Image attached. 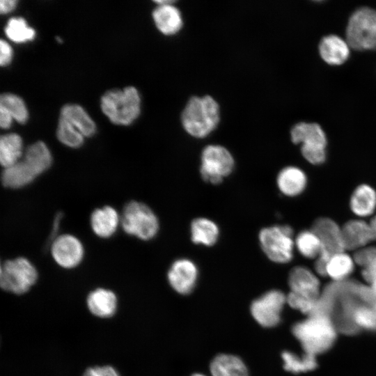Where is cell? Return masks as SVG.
Segmentation results:
<instances>
[{
	"instance_id": "obj_1",
	"label": "cell",
	"mask_w": 376,
	"mask_h": 376,
	"mask_svg": "<svg viewBox=\"0 0 376 376\" xmlns=\"http://www.w3.org/2000/svg\"><path fill=\"white\" fill-rule=\"evenodd\" d=\"M305 353L315 356L328 350L334 344L336 329L331 318L322 313H313L292 329Z\"/></svg>"
},
{
	"instance_id": "obj_2",
	"label": "cell",
	"mask_w": 376,
	"mask_h": 376,
	"mask_svg": "<svg viewBox=\"0 0 376 376\" xmlns=\"http://www.w3.org/2000/svg\"><path fill=\"white\" fill-rule=\"evenodd\" d=\"M185 131L196 138L210 134L219 121V107L212 97H192L187 103L181 116Z\"/></svg>"
},
{
	"instance_id": "obj_3",
	"label": "cell",
	"mask_w": 376,
	"mask_h": 376,
	"mask_svg": "<svg viewBox=\"0 0 376 376\" xmlns=\"http://www.w3.org/2000/svg\"><path fill=\"white\" fill-rule=\"evenodd\" d=\"M140 103L137 90L128 86L107 91L102 97L101 108L113 123L127 125L139 116Z\"/></svg>"
},
{
	"instance_id": "obj_4",
	"label": "cell",
	"mask_w": 376,
	"mask_h": 376,
	"mask_svg": "<svg viewBox=\"0 0 376 376\" xmlns=\"http://www.w3.org/2000/svg\"><path fill=\"white\" fill-rule=\"evenodd\" d=\"M120 226L127 235L144 241L153 239L159 229V220L153 210L136 201H131L123 207Z\"/></svg>"
},
{
	"instance_id": "obj_5",
	"label": "cell",
	"mask_w": 376,
	"mask_h": 376,
	"mask_svg": "<svg viewBox=\"0 0 376 376\" xmlns=\"http://www.w3.org/2000/svg\"><path fill=\"white\" fill-rule=\"evenodd\" d=\"M38 272L35 265L25 257L3 261L0 268V285L4 291L23 295L36 283Z\"/></svg>"
},
{
	"instance_id": "obj_6",
	"label": "cell",
	"mask_w": 376,
	"mask_h": 376,
	"mask_svg": "<svg viewBox=\"0 0 376 376\" xmlns=\"http://www.w3.org/2000/svg\"><path fill=\"white\" fill-rule=\"evenodd\" d=\"M258 240L263 251L272 262L283 264L292 260L295 246L290 226L282 225L263 228L258 233Z\"/></svg>"
},
{
	"instance_id": "obj_7",
	"label": "cell",
	"mask_w": 376,
	"mask_h": 376,
	"mask_svg": "<svg viewBox=\"0 0 376 376\" xmlns=\"http://www.w3.org/2000/svg\"><path fill=\"white\" fill-rule=\"evenodd\" d=\"M346 41L357 50L376 49V10L363 7L352 13L346 29Z\"/></svg>"
},
{
	"instance_id": "obj_8",
	"label": "cell",
	"mask_w": 376,
	"mask_h": 376,
	"mask_svg": "<svg viewBox=\"0 0 376 376\" xmlns=\"http://www.w3.org/2000/svg\"><path fill=\"white\" fill-rule=\"evenodd\" d=\"M291 140L295 144L301 143V154L311 164L317 165L325 161L327 138L318 123L296 124L291 130Z\"/></svg>"
},
{
	"instance_id": "obj_9",
	"label": "cell",
	"mask_w": 376,
	"mask_h": 376,
	"mask_svg": "<svg viewBox=\"0 0 376 376\" xmlns=\"http://www.w3.org/2000/svg\"><path fill=\"white\" fill-rule=\"evenodd\" d=\"M235 161L230 151L219 145H209L201 153V175L205 182L218 185L230 175Z\"/></svg>"
},
{
	"instance_id": "obj_10",
	"label": "cell",
	"mask_w": 376,
	"mask_h": 376,
	"mask_svg": "<svg viewBox=\"0 0 376 376\" xmlns=\"http://www.w3.org/2000/svg\"><path fill=\"white\" fill-rule=\"evenodd\" d=\"M286 299L287 297L281 291L269 290L251 303V315L261 326L274 327L280 322Z\"/></svg>"
},
{
	"instance_id": "obj_11",
	"label": "cell",
	"mask_w": 376,
	"mask_h": 376,
	"mask_svg": "<svg viewBox=\"0 0 376 376\" xmlns=\"http://www.w3.org/2000/svg\"><path fill=\"white\" fill-rule=\"evenodd\" d=\"M50 251L54 262L66 269L79 266L85 253L81 240L74 235L67 233L55 237L52 242Z\"/></svg>"
},
{
	"instance_id": "obj_12",
	"label": "cell",
	"mask_w": 376,
	"mask_h": 376,
	"mask_svg": "<svg viewBox=\"0 0 376 376\" xmlns=\"http://www.w3.org/2000/svg\"><path fill=\"white\" fill-rule=\"evenodd\" d=\"M198 274V268L192 260L180 258L171 264L167 278L173 290L180 294L187 295L195 287Z\"/></svg>"
},
{
	"instance_id": "obj_13",
	"label": "cell",
	"mask_w": 376,
	"mask_h": 376,
	"mask_svg": "<svg viewBox=\"0 0 376 376\" xmlns=\"http://www.w3.org/2000/svg\"><path fill=\"white\" fill-rule=\"evenodd\" d=\"M311 230L318 235L322 243L321 252L331 256L336 253L345 251L341 227L334 220L327 217L318 218L313 222Z\"/></svg>"
},
{
	"instance_id": "obj_14",
	"label": "cell",
	"mask_w": 376,
	"mask_h": 376,
	"mask_svg": "<svg viewBox=\"0 0 376 376\" xmlns=\"http://www.w3.org/2000/svg\"><path fill=\"white\" fill-rule=\"evenodd\" d=\"M288 284L290 292L312 301H318L320 281L308 268L299 266L294 267L289 274Z\"/></svg>"
},
{
	"instance_id": "obj_15",
	"label": "cell",
	"mask_w": 376,
	"mask_h": 376,
	"mask_svg": "<svg viewBox=\"0 0 376 376\" xmlns=\"http://www.w3.org/2000/svg\"><path fill=\"white\" fill-rule=\"evenodd\" d=\"M118 300L116 294L105 288H97L91 290L86 299L88 311L99 318H110L118 310Z\"/></svg>"
},
{
	"instance_id": "obj_16",
	"label": "cell",
	"mask_w": 376,
	"mask_h": 376,
	"mask_svg": "<svg viewBox=\"0 0 376 376\" xmlns=\"http://www.w3.org/2000/svg\"><path fill=\"white\" fill-rule=\"evenodd\" d=\"M90 226L93 233L97 237L109 238L120 226V214L110 205L96 208L91 214Z\"/></svg>"
},
{
	"instance_id": "obj_17",
	"label": "cell",
	"mask_w": 376,
	"mask_h": 376,
	"mask_svg": "<svg viewBox=\"0 0 376 376\" xmlns=\"http://www.w3.org/2000/svg\"><path fill=\"white\" fill-rule=\"evenodd\" d=\"M158 6L152 12L157 28L165 35L178 33L182 26L180 10L173 3L174 1H155Z\"/></svg>"
},
{
	"instance_id": "obj_18",
	"label": "cell",
	"mask_w": 376,
	"mask_h": 376,
	"mask_svg": "<svg viewBox=\"0 0 376 376\" xmlns=\"http://www.w3.org/2000/svg\"><path fill=\"white\" fill-rule=\"evenodd\" d=\"M342 238L345 250H358L374 240L369 223L353 219L341 227Z\"/></svg>"
},
{
	"instance_id": "obj_19",
	"label": "cell",
	"mask_w": 376,
	"mask_h": 376,
	"mask_svg": "<svg viewBox=\"0 0 376 376\" xmlns=\"http://www.w3.org/2000/svg\"><path fill=\"white\" fill-rule=\"evenodd\" d=\"M350 46L346 40L336 35L324 37L319 45L322 59L331 65L343 63L350 55Z\"/></svg>"
},
{
	"instance_id": "obj_20",
	"label": "cell",
	"mask_w": 376,
	"mask_h": 376,
	"mask_svg": "<svg viewBox=\"0 0 376 376\" xmlns=\"http://www.w3.org/2000/svg\"><path fill=\"white\" fill-rule=\"evenodd\" d=\"M276 184L281 192L288 196L299 195L306 188L305 173L296 166L283 168L278 174Z\"/></svg>"
},
{
	"instance_id": "obj_21",
	"label": "cell",
	"mask_w": 376,
	"mask_h": 376,
	"mask_svg": "<svg viewBox=\"0 0 376 376\" xmlns=\"http://www.w3.org/2000/svg\"><path fill=\"white\" fill-rule=\"evenodd\" d=\"M37 175L22 159L15 164L3 168L1 173V183L12 189H21L32 183Z\"/></svg>"
},
{
	"instance_id": "obj_22",
	"label": "cell",
	"mask_w": 376,
	"mask_h": 376,
	"mask_svg": "<svg viewBox=\"0 0 376 376\" xmlns=\"http://www.w3.org/2000/svg\"><path fill=\"white\" fill-rule=\"evenodd\" d=\"M352 212L359 217L370 216L376 208V191L368 185H361L353 191L350 201Z\"/></svg>"
},
{
	"instance_id": "obj_23",
	"label": "cell",
	"mask_w": 376,
	"mask_h": 376,
	"mask_svg": "<svg viewBox=\"0 0 376 376\" xmlns=\"http://www.w3.org/2000/svg\"><path fill=\"white\" fill-rule=\"evenodd\" d=\"M190 233L191 240L194 244L210 246L217 242L219 229L211 219L198 217L191 221Z\"/></svg>"
},
{
	"instance_id": "obj_24",
	"label": "cell",
	"mask_w": 376,
	"mask_h": 376,
	"mask_svg": "<svg viewBox=\"0 0 376 376\" xmlns=\"http://www.w3.org/2000/svg\"><path fill=\"white\" fill-rule=\"evenodd\" d=\"M23 160L38 176L50 168L52 157L46 144L37 141L26 148Z\"/></svg>"
},
{
	"instance_id": "obj_25",
	"label": "cell",
	"mask_w": 376,
	"mask_h": 376,
	"mask_svg": "<svg viewBox=\"0 0 376 376\" xmlns=\"http://www.w3.org/2000/svg\"><path fill=\"white\" fill-rule=\"evenodd\" d=\"M210 372L212 376H249L243 361L237 357L221 354L211 362Z\"/></svg>"
},
{
	"instance_id": "obj_26",
	"label": "cell",
	"mask_w": 376,
	"mask_h": 376,
	"mask_svg": "<svg viewBox=\"0 0 376 376\" xmlns=\"http://www.w3.org/2000/svg\"><path fill=\"white\" fill-rule=\"evenodd\" d=\"M60 116L68 120L84 136H91L95 132L94 122L79 105L71 104L63 106Z\"/></svg>"
},
{
	"instance_id": "obj_27",
	"label": "cell",
	"mask_w": 376,
	"mask_h": 376,
	"mask_svg": "<svg viewBox=\"0 0 376 376\" xmlns=\"http://www.w3.org/2000/svg\"><path fill=\"white\" fill-rule=\"evenodd\" d=\"M22 155V140L15 133L2 135L0 138V162L3 168L20 161Z\"/></svg>"
},
{
	"instance_id": "obj_28",
	"label": "cell",
	"mask_w": 376,
	"mask_h": 376,
	"mask_svg": "<svg viewBox=\"0 0 376 376\" xmlns=\"http://www.w3.org/2000/svg\"><path fill=\"white\" fill-rule=\"evenodd\" d=\"M353 257L345 251L332 255L326 265V276L336 281L346 279L353 272L354 267Z\"/></svg>"
},
{
	"instance_id": "obj_29",
	"label": "cell",
	"mask_w": 376,
	"mask_h": 376,
	"mask_svg": "<svg viewBox=\"0 0 376 376\" xmlns=\"http://www.w3.org/2000/svg\"><path fill=\"white\" fill-rule=\"evenodd\" d=\"M353 329L376 330V308L368 302L358 303L350 315Z\"/></svg>"
},
{
	"instance_id": "obj_30",
	"label": "cell",
	"mask_w": 376,
	"mask_h": 376,
	"mask_svg": "<svg viewBox=\"0 0 376 376\" xmlns=\"http://www.w3.org/2000/svg\"><path fill=\"white\" fill-rule=\"evenodd\" d=\"M295 246L302 256L309 259H316L322 249L319 237L311 229L300 232L295 239Z\"/></svg>"
},
{
	"instance_id": "obj_31",
	"label": "cell",
	"mask_w": 376,
	"mask_h": 376,
	"mask_svg": "<svg viewBox=\"0 0 376 376\" xmlns=\"http://www.w3.org/2000/svg\"><path fill=\"white\" fill-rule=\"evenodd\" d=\"M281 357L285 370L293 373L311 370L317 366L315 356L308 353L300 357L290 352L285 351Z\"/></svg>"
},
{
	"instance_id": "obj_32",
	"label": "cell",
	"mask_w": 376,
	"mask_h": 376,
	"mask_svg": "<svg viewBox=\"0 0 376 376\" xmlns=\"http://www.w3.org/2000/svg\"><path fill=\"white\" fill-rule=\"evenodd\" d=\"M5 33L8 38L15 42L32 40L35 36L34 30L22 17L10 18L5 27Z\"/></svg>"
},
{
	"instance_id": "obj_33",
	"label": "cell",
	"mask_w": 376,
	"mask_h": 376,
	"mask_svg": "<svg viewBox=\"0 0 376 376\" xmlns=\"http://www.w3.org/2000/svg\"><path fill=\"white\" fill-rule=\"evenodd\" d=\"M0 107L4 108L11 116L20 123H24L28 112L24 101L17 95L3 93L0 96Z\"/></svg>"
},
{
	"instance_id": "obj_34",
	"label": "cell",
	"mask_w": 376,
	"mask_h": 376,
	"mask_svg": "<svg viewBox=\"0 0 376 376\" xmlns=\"http://www.w3.org/2000/svg\"><path fill=\"white\" fill-rule=\"evenodd\" d=\"M56 134L58 140L70 148H79L84 142V136L68 120L59 118Z\"/></svg>"
},
{
	"instance_id": "obj_35",
	"label": "cell",
	"mask_w": 376,
	"mask_h": 376,
	"mask_svg": "<svg viewBox=\"0 0 376 376\" xmlns=\"http://www.w3.org/2000/svg\"><path fill=\"white\" fill-rule=\"evenodd\" d=\"M286 301L291 307L310 315L315 311L318 302V301H312L292 292L288 294Z\"/></svg>"
},
{
	"instance_id": "obj_36",
	"label": "cell",
	"mask_w": 376,
	"mask_h": 376,
	"mask_svg": "<svg viewBox=\"0 0 376 376\" xmlns=\"http://www.w3.org/2000/svg\"><path fill=\"white\" fill-rule=\"evenodd\" d=\"M376 256V246H364L355 251L353 259L362 268L367 267Z\"/></svg>"
},
{
	"instance_id": "obj_37",
	"label": "cell",
	"mask_w": 376,
	"mask_h": 376,
	"mask_svg": "<svg viewBox=\"0 0 376 376\" xmlns=\"http://www.w3.org/2000/svg\"><path fill=\"white\" fill-rule=\"evenodd\" d=\"M82 376H121L111 365L94 366L87 368Z\"/></svg>"
},
{
	"instance_id": "obj_38",
	"label": "cell",
	"mask_w": 376,
	"mask_h": 376,
	"mask_svg": "<svg viewBox=\"0 0 376 376\" xmlns=\"http://www.w3.org/2000/svg\"><path fill=\"white\" fill-rule=\"evenodd\" d=\"M361 274L370 285L376 281V256L367 267L363 268Z\"/></svg>"
},
{
	"instance_id": "obj_39",
	"label": "cell",
	"mask_w": 376,
	"mask_h": 376,
	"mask_svg": "<svg viewBox=\"0 0 376 376\" xmlns=\"http://www.w3.org/2000/svg\"><path fill=\"white\" fill-rule=\"evenodd\" d=\"M0 64L1 66H4L10 62L12 49L8 42L1 39L0 41Z\"/></svg>"
},
{
	"instance_id": "obj_40",
	"label": "cell",
	"mask_w": 376,
	"mask_h": 376,
	"mask_svg": "<svg viewBox=\"0 0 376 376\" xmlns=\"http://www.w3.org/2000/svg\"><path fill=\"white\" fill-rule=\"evenodd\" d=\"M13 117L3 107H0V125L2 128H8L10 126Z\"/></svg>"
},
{
	"instance_id": "obj_41",
	"label": "cell",
	"mask_w": 376,
	"mask_h": 376,
	"mask_svg": "<svg viewBox=\"0 0 376 376\" xmlns=\"http://www.w3.org/2000/svg\"><path fill=\"white\" fill-rule=\"evenodd\" d=\"M17 3L15 0H1L0 11L1 13H6L11 11Z\"/></svg>"
},
{
	"instance_id": "obj_42",
	"label": "cell",
	"mask_w": 376,
	"mask_h": 376,
	"mask_svg": "<svg viewBox=\"0 0 376 376\" xmlns=\"http://www.w3.org/2000/svg\"><path fill=\"white\" fill-rule=\"evenodd\" d=\"M369 226L373 236V239L376 240V215L372 217L369 222Z\"/></svg>"
},
{
	"instance_id": "obj_43",
	"label": "cell",
	"mask_w": 376,
	"mask_h": 376,
	"mask_svg": "<svg viewBox=\"0 0 376 376\" xmlns=\"http://www.w3.org/2000/svg\"><path fill=\"white\" fill-rule=\"evenodd\" d=\"M370 287L373 293V296H374L375 301V306H376V281H374L373 283H371L370 285Z\"/></svg>"
},
{
	"instance_id": "obj_44",
	"label": "cell",
	"mask_w": 376,
	"mask_h": 376,
	"mask_svg": "<svg viewBox=\"0 0 376 376\" xmlns=\"http://www.w3.org/2000/svg\"><path fill=\"white\" fill-rule=\"evenodd\" d=\"M191 376H205V375H203V374H201V373H195V374H194V375H191Z\"/></svg>"
}]
</instances>
